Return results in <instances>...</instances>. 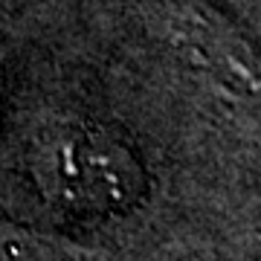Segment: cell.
Segmentation results:
<instances>
[{"mask_svg":"<svg viewBox=\"0 0 261 261\" xmlns=\"http://www.w3.org/2000/svg\"><path fill=\"white\" fill-rule=\"evenodd\" d=\"M32 171L44 195L79 212L128 206L142 189L140 163L122 142L84 125H56L32 148Z\"/></svg>","mask_w":261,"mask_h":261,"instance_id":"6da1fadb","label":"cell"},{"mask_svg":"<svg viewBox=\"0 0 261 261\" xmlns=\"http://www.w3.org/2000/svg\"><path fill=\"white\" fill-rule=\"evenodd\" d=\"M145 23L189 73L224 93L258 99V58L247 38L200 0H148Z\"/></svg>","mask_w":261,"mask_h":261,"instance_id":"7a4b0ae2","label":"cell"}]
</instances>
